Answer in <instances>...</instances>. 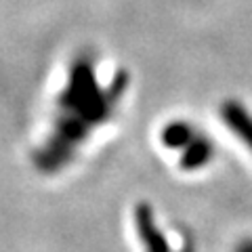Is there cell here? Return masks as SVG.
<instances>
[{"mask_svg":"<svg viewBox=\"0 0 252 252\" xmlns=\"http://www.w3.org/2000/svg\"><path fill=\"white\" fill-rule=\"evenodd\" d=\"M103 67L97 53L80 49L63 59L46 86L30 143L32 164L42 175L72 170L114 120L128 80L122 69L105 78Z\"/></svg>","mask_w":252,"mask_h":252,"instance_id":"obj_1","label":"cell"},{"mask_svg":"<svg viewBox=\"0 0 252 252\" xmlns=\"http://www.w3.org/2000/svg\"><path fill=\"white\" fill-rule=\"evenodd\" d=\"M220 114H223V120L231 128L233 135L240 137L242 143H246L252 152V116L238 101H227V103L220 107Z\"/></svg>","mask_w":252,"mask_h":252,"instance_id":"obj_2","label":"cell"},{"mask_svg":"<svg viewBox=\"0 0 252 252\" xmlns=\"http://www.w3.org/2000/svg\"><path fill=\"white\" fill-rule=\"evenodd\" d=\"M212 154H215V147L206 137H193L181 152V166L183 170H198L210 162Z\"/></svg>","mask_w":252,"mask_h":252,"instance_id":"obj_3","label":"cell"},{"mask_svg":"<svg viewBox=\"0 0 252 252\" xmlns=\"http://www.w3.org/2000/svg\"><path fill=\"white\" fill-rule=\"evenodd\" d=\"M195 137L193 128L187 122H170L162 128V145L168 149H183L187 147V143Z\"/></svg>","mask_w":252,"mask_h":252,"instance_id":"obj_4","label":"cell"}]
</instances>
